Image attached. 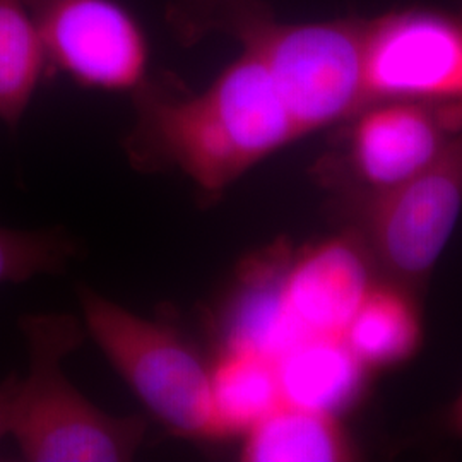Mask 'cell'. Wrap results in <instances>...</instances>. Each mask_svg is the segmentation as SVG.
Listing matches in <instances>:
<instances>
[{
    "instance_id": "6da1fadb",
    "label": "cell",
    "mask_w": 462,
    "mask_h": 462,
    "mask_svg": "<svg viewBox=\"0 0 462 462\" xmlns=\"http://www.w3.org/2000/svg\"><path fill=\"white\" fill-rule=\"evenodd\" d=\"M133 95L137 120L125 139L131 163L180 170L213 198L300 139L267 67L247 47L200 93L148 76Z\"/></svg>"
},
{
    "instance_id": "52a82bcc",
    "label": "cell",
    "mask_w": 462,
    "mask_h": 462,
    "mask_svg": "<svg viewBox=\"0 0 462 462\" xmlns=\"http://www.w3.org/2000/svg\"><path fill=\"white\" fill-rule=\"evenodd\" d=\"M462 209V131L425 170L379 190L368 213L372 247L402 282L425 278Z\"/></svg>"
},
{
    "instance_id": "e0dca14e",
    "label": "cell",
    "mask_w": 462,
    "mask_h": 462,
    "mask_svg": "<svg viewBox=\"0 0 462 462\" xmlns=\"http://www.w3.org/2000/svg\"><path fill=\"white\" fill-rule=\"evenodd\" d=\"M269 11L263 0H175L166 11V21L177 40L192 47L209 34L235 38L250 21Z\"/></svg>"
},
{
    "instance_id": "ac0fdd59",
    "label": "cell",
    "mask_w": 462,
    "mask_h": 462,
    "mask_svg": "<svg viewBox=\"0 0 462 462\" xmlns=\"http://www.w3.org/2000/svg\"><path fill=\"white\" fill-rule=\"evenodd\" d=\"M17 382L19 377L14 374L0 382V442L11 431V416H13Z\"/></svg>"
},
{
    "instance_id": "7c38bea8",
    "label": "cell",
    "mask_w": 462,
    "mask_h": 462,
    "mask_svg": "<svg viewBox=\"0 0 462 462\" xmlns=\"http://www.w3.org/2000/svg\"><path fill=\"white\" fill-rule=\"evenodd\" d=\"M355 448L337 416L281 402L244 435L242 461L343 462Z\"/></svg>"
},
{
    "instance_id": "7a4b0ae2",
    "label": "cell",
    "mask_w": 462,
    "mask_h": 462,
    "mask_svg": "<svg viewBox=\"0 0 462 462\" xmlns=\"http://www.w3.org/2000/svg\"><path fill=\"white\" fill-rule=\"evenodd\" d=\"M19 328L30 370L17 382L11 431L26 461L120 462L133 459L146 423L103 413L67 379L62 362L81 346L84 330L67 314L24 315Z\"/></svg>"
},
{
    "instance_id": "9c48e42d",
    "label": "cell",
    "mask_w": 462,
    "mask_h": 462,
    "mask_svg": "<svg viewBox=\"0 0 462 462\" xmlns=\"http://www.w3.org/2000/svg\"><path fill=\"white\" fill-rule=\"evenodd\" d=\"M370 288L366 255L349 236L305 248L282 274L288 310L305 339L343 337Z\"/></svg>"
},
{
    "instance_id": "2e32d148",
    "label": "cell",
    "mask_w": 462,
    "mask_h": 462,
    "mask_svg": "<svg viewBox=\"0 0 462 462\" xmlns=\"http://www.w3.org/2000/svg\"><path fill=\"white\" fill-rule=\"evenodd\" d=\"M76 254V240L59 226L45 230L0 226V284L59 274Z\"/></svg>"
},
{
    "instance_id": "d6986e66",
    "label": "cell",
    "mask_w": 462,
    "mask_h": 462,
    "mask_svg": "<svg viewBox=\"0 0 462 462\" xmlns=\"http://www.w3.org/2000/svg\"><path fill=\"white\" fill-rule=\"evenodd\" d=\"M450 425H452V429L456 430L462 437V394L459 396V399L456 401L454 408H452Z\"/></svg>"
},
{
    "instance_id": "4fadbf2b",
    "label": "cell",
    "mask_w": 462,
    "mask_h": 462,
    "mask_svg": "<svg viewBox=\"0 0 462 462\" xmlns=\"http://www.w3.org/2000/svg\"><path fill=\"white\" fill-rule=\"evenodd\" d=\"M421 336V317L408 291L394 284H372L343 339L370 370L410 360Z\"/></svg>"
},
{
    "instance_id": "5b68a950",
    "label": "cell",
    "mask_w": 462,
    "mask_h": 462,
    "mask_svg": "<svg viewBox=\"0 0 462 462\" xmlns=\"http://www.w3.org/2000/svg\"><path fill=\"white\" fill-rule=\"evenodd\" d=\"M49 70L89 89L134 91L148 79L149 42L116 0H24Z\"/></svg>"
},
{
    "instance_id": "30bf717a",
    "label": "cell",
    "mask_w": 462,
    "mask_h": 462,
    "mask_svg": "<svg viewBox=\"0 0 462 462\" xmlns=\"http://www.w3.org/2000/svg\"><path fill=\"white\" fill-rule=\"evenodd\" d=\"M286 263L280 252H271L244 267L221 317L219 351H244L276 362L305 339L284 300Z\"/></svg>"
},
{
    "instance_id": "8fae6325",
    "label": "cell",
    "mask_w": 462,
    "mask_h": 462,
    "mask_svg": "<svg viewBox=\"0 0 462 462\" xmlns=\"http://www.w3.org/2000/svg\"><path fill=\"white\" fill-rule=\"evenodd\" d=\"M281 401L339 416L360 397L366 366L343 337H309L276 360Z\"/></svg>"
},
{
    "instance_id": "3957f363",
    "label": "cell",
    "mask_w": 462,
    "mask_h": 462,
    "mask_svg": "<svg viewBox=\"0 0 462 462\" xmlns=\"http://www.w3.org/2000/svg\"><path fill=\"white\" fill-rule=\"evenodd\" d=\"M91 337L170 433L217 442L211 365L165 324L143 319L91 288L78 291Z\"/></svg>"
},
{
    "instance_id": "8992f818",
    "label": "cell",
    "mask_w": 462,
    "mask_h": 462,
    "mask_svg": "<svg viewBox=\"0 0 462 462\" xmlns=\"http://www.w3.org/2000/svg\"><path fill=\"white\" fill-rule=\"evenodd\" d=\"M365 84L368 105L462 101V17L406 9L368 19Z\"/></svg>"
},
{
    "instance_id": "9a60e30c",
    "label": "cell",
    "mask_w": 462,
    "mask_h": 462,
    "mask_svg": "<svg viewBox=\"0 0 462 462\" xmlns=\"http://www.w3.org/2000/svg\"><path fill=\"white\" fill-rule=\"evenodd\" d=\"M49 64L24 0H0V120L16 129Z\"/></svg>"
},
{
    "instance_id": "277c9868",
    "label": "cell",
    "mask_w": 462,
    "mask_h": 462,
    "mask_svg": "<svg viewBox=\"0 0 462 462\" xmlns=\"http://www.w3.org/2000/svg\"><path fill=\"white\" fill-rule=\"evenodd\" d=\"M364 17L320 23H278L255 17L235 36L267 67L300 137L368 106L365 84Z\"/></svg>"
},
{
    "instance_id": "ba28073f",
    "label": "cell",
    "mask_w": 462,
    "mask_h": 462,
    "mask_svg": "<svg viewBox=\"0 0 462 462\" xmlns=\"http://www.w3.org/2000/svg\"><path fill=\"white\" fill-rule=\"evenodd\" d=\"M347 134L353 171L377 192L435 162L462 131V101L391 99L365 106Z\"/></svg>"
},
{
    "instance_id": "5bb4252c",
    "label": "cell",
    "mask_w": 462,
    "mask_h": 462,
    "mask_svg": "<svg viewBox=\"0 0 462 462\" xmlns=\"http://www.w3.org/2000/svg\"><path fill=\"white\" fill-rule=\"evenodd\" d=\"M211 399L219 440L244 437L282 402L276 362L244 351H219L211 365Z\"/></svg>"
}]
</instances>
